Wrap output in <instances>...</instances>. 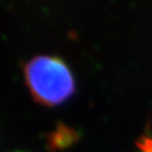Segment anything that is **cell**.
Segmentation results:
<instances>
[{
  "label": "cell",
  "instance_id": "1",
  "mask_svg": "<svg viewBox=\"0 0 152 152\" xmlns=\"http://www.w3.org/2000/svg\"><path fill=\"white\" fill-rule=\"evenodd\" d=\"M28 87L40 102L56 104L64 102L75 91V80L68 64L59 57L38 55L26 66Z\"/></svg>",
  "mask_w": 152,
  "mask_h": 152
},
{
  "label": "cell",
  "instance_id": "2",
  "mask_svg": "<svg viewBox=\"0 0 152 152\" xmlns=\"http://www.w3.org/2000/svg\"><path fill=\"white\" fill-rule=\"evenodd\" d=\"M140 152H152V140H145L142 144Z\"/></svg>",
  "mask_w": 152,
  "mask_h": 152
}]
</instances>
